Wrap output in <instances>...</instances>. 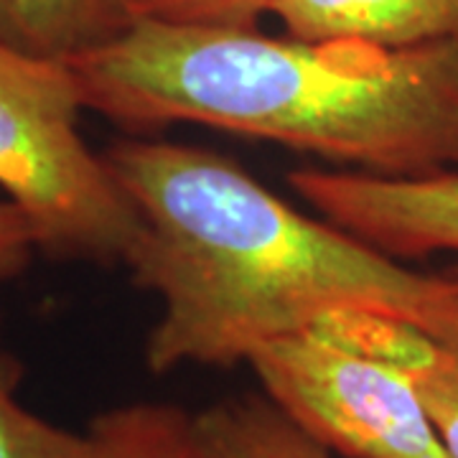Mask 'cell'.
Instances as JSON below:
<instances>
[{
	"instance_id": "1",
	"label": "cell",
	"mask_w": 458,
	"mask_h": 458,
	"mask_svg": "<svg viewBox=\"0 0 458 458\" xmlns=\"http://www.w3.org/2000/svg\"><path fill=\"white\" fill-rule=\"evenodd\" d=\"M105 158L140 214L125 265L161 303L146 342L156 375L247 364L342 311L428 331L458 303L448 273H418L303 214L216 150L135 138Z\"/></svg>"
},
{
	"instance_id": "2",
	"label": "cell",
	"mask_w": 458,
	"mask_h": 458,
	"mask_svg": "<svg viewBox=\"0 0 458 458\" xmlns=\"http://www.w3.org/2000/svg\"><path fill=\"white\" fill-rule=\"evenodd\" d=\"M66 66L84 110L120 128L207 125L387 179L458 165V44L379 49L132 21Z\"/></svg>"
},
{
	"instance_id": "3",
	"label": "cell",
	"mask_w": 458,
	"mask_h": 458,
	"mask_svg": "<svg viewBox=\"0 0 458 458\" xmlns=\"http://www.w3.org/2000/svg\"><path fill=\"white\" fill-rule=\"evenodd\" d=\"M84 110L66 62L0 44V189L54 260L125 265L140 214L105 153L80 135Z\"/></svg>"
},
{
	"instance_id": "4",
	"label": "cell",
	"mask_w": 458,
	"mask_h": 458,
	"mask_svg": "<svg viewBox=\"0 0 458 458\" xmlns=\"http://www.w3.org/2000/svg\"><path fill=\"white\" fill-rule=\"evenodd\" d=\"M247 364L262 394L328 454L454 458L412 379L324 328L265 344Z\"/></svg>"
},
{
	"instance_id": "5",
	"label": "cell",
	"mask_w": 458,
	"mask_h": 458,
	"mask_svg": "<svg viewBox=\"0 0 458 458\" xmlns=\"http://www.w3.org/2000/svg\"><path fill=\"white\" fill-rule=\"evenodd\" d=\"M288 186L313 212L393 260L458 255V171L387 179L364 171L295 168Z\"/></svg>"
},
{
	"instance_id": "6",
	"label": "cell",
	"mask_w": 458,
	"mask_h": 458,
	"mask_svg": "<svg viewBox=\"0 0 458 458\" xmlns=\"http://www.w3.org/2000/svg\"><path fill=\"white\" fill-rule=\"evenodd\" d=\"M318 328L403 369L418 387L445 448L458 458V303L428 331L369 311L336 313Z\"/></svg>"
},
{
	"instance_id": "7",
	"label": "cell",
	"mask_w": 458,
	"mask_h": 458,
	"mask_svg": "<svg viewBox=\"0 0 458 458\" xmlns=\"http://www.w3.org/2000/svg\"><path fill=\"white\" fill-rule=\"evenodd\" d=\"M288 36L379 49L458 44V0H270Z\"/></svg>"
},
{
	"instance_id": "8",
	"label": "cell",
	"mask_w": 458,
	"mask_h": 458,
	"mask_svg": "<svg viewBox=\"0 0 458 458\" xmlns=\"http://www.w3.org/2000/svg\"><path fill=\"white\" fill-rule=\"evenodd\" d=\"M131 23L125 0H0V44L41 59L66 62Z\"/></svg>"
},
{
	"instance_id": "9",
	"label": "cell",
	"mask_w": 458,
	"mask_h": 458,
	"mask_svg": "<svg viewBox=\"0 0 458 458\" xmlns=\"http://www.w3.org/2000/svg\"><path fill=\"white\" fill-rule=\"evenodd\" d=\"M197 423L216 458H331L265 394L219 400Z\"/></svg>"
},
{
	"instance_id": "10",
	"label": "cell",
	"mask_w": 458,
	"mask_h": 458,
	"mask_svg": "<svg viewBox=\"0 0 458 458\" xmlns=\"http://www.w3.org/2000/svg\"><path fill=\"white\" fill-rule=\"evenodd\" d=\"M87 436L98 458H216L197 415L164 403H132L92 420Z\"/></svg>"
},
{
	"instance_id": "11",
	"label": "cell",
	"mask_w": 458,
	"mask_h": 458,
	"mask_svg": "<svg viewBox=\"0 0 458 458\" xmlns=\"http://www.w3.org/2000/svg\"><path fill=\"white\" fill-rule=\"evenodd\" d=\"M16 377L0 352V458H98L95 443L33 415L13 394Z\"/></svg>"
},
{
	"instance_id": "12",
	"label": "cell",
	"mask_w": 458,
	"mask_h": 458,
	"mask_svg": "<svg viewBox=\"0 0 458 458\" xmlns=\"http://www.w3.org/2000/svg\"><path fill=\"white\" fill-rule=\"evenodd\" d=\"M132 21L191 29H258L270 0H125Z\"/></svg>"
},
{
	"instance_id": "13",
	"label": "cell",
	"mask_w": 458,
	"mask_h": 458,
	"mask_svg": "<svg viewBox=\"0 0 458 458\" xmlns=\"http://www.w3.org/2000/svg\"><path fill=\"white\" fill-rule=\"evenodd\" d=\"M36 252V240L29 219L18 212L11 201H0V280L21 276L31 255Z\"/></svg>"
},
{
	"instance_id": "14",
	"label": "cell",
	"mask_w": 458,
	"mask_h": 458,
	"mask_svg": "<svg viewBox=\"0 0 458 458\" xmlns=\"http://www.w3.org/2000/svg\"><path fill=\"white\" fill-rule=\"evenodd\" d=\"M448 276L458 280V262H456V265H454V267H451V270H448Z\"/></svg>"
}]
</instances>
